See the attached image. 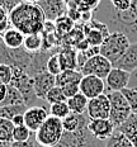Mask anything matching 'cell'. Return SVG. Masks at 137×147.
<instances>
[{
  "label": "cell",
  "instance_id": "obj_21",
  "mask_svg": "<svg viewBox=\"0 0 137 147\" xmlns=\"http://www.w3.org/2000/svg\"><path fill=\"white\" fill-rule=\"evenodd\" d=\"M89 122V117L85 114H76V113H70L65 119H62V125L63 129L67 132H74L78 131L81 125H84L85 123Z\"/></svg>",
  "mask_w": 137,
  "mask_h": 147
},
{
  "label": "cell",
  "instance_id": "obj_11",
  "mask_svg": "<svg viewBox=\"0 0 137 147\" xmlns=\"http://www.w3.org/2000/svg\"><path fill=\"white\" fill-rule=\"evenodd\" d=\"M48 115H50V110H47V108L43 105L29 107L24 112V124L33 133H36L39 129V127L45 123Z\"/></svg>",
  "mask_w": 137,
  "mask_h": 147
},
{
  "label": "cell",
  "instance_id": "obj_17",
  "mask_svg": "<svg viewBox=\"0 0 137 147\" xmlns=\"http://www.w3.org/2000/svg\"><path fill=\"white\" fill-rule=\"evenodd\" d=\"M62 70H78V51L72 46H63L59 51Z\"/></svg>",
  "mask_w": 137,
  "mask_h": 147
},
{
  "label": "cell",
  "instance_id": "obj_13",
  "mask_svg": "<svg viewBox=\"0 0 137 147\" xmlns=\"http://www.w3.org/2000/svg\"><path fill=\"white\" fill-rule=\"evenodd\" d=\"M80 93L88 99H93L105 93V81L98 76L84 75L80 81Z\"/></svg>",
  "mask_w": 137,
  "mask_h": 147
},
{
  "label": "cell",
  "instance_id": "obj_42",
  "mask_svg": "<svg viewBox=\"0 0 137 147\" xmlns=\"http://www.w3.org/2000/svg\"><path fill=\"white\" fill-rule=\"evenodd\" d=\"M11 123L14 124V127H18V125H26L24 124V114H17L13 119H11Z\"/></svg>",
  "mask_w": 137,
  "mask_h": 147
},
{
  "label": "cell",
  "instance_id": "obj_31",
  "mask_svg": "<svg viewBox=\"0 0 137 147\" xmlns=\"http://www.w3.org/2000/svg\"><path fill=\"white\" fill-rule=\"evenodd\" d=\"M66 100H67V99H66V96H65V94H63L62 89L56 85V86H53L47 93L45 102L48 103V104H55V103H59V102H66Z\"/></svg>",
  "mask_w": 137,
  "mask_h": 147
},
{
  "label": "cell",
  "instance_id": "obj_24",
  "mask_svg": "<svg viewBox=\"0 0 137 147\" xmlns=\"http://www.w3.org/2000/svg\"><path fill=\"white\" fill-rule=\"evenodd\" d=\"M43 46V36L42 33H32V34H26L23 42V47L28 52L36 53V52L42 51Z\"/></svg>",
  "mask_w": 137,
  "mask_h": 147
},
{
  "label": "cell",
  "instance_id": "obj_19",
  "mask_svg": "<svg viewBox=\"0 0 137 147\" xmlns=\"http://www.w3.org/2000/svg\"><path fill=\"white\" fill-rule=\"evenodd\" d=\"M63 3L67 9H75L81 13H86V11L94 13L102 0H63Z\"/></svg>",
  "mask_w": 137,
  "mask_h": 147
},
{
  "label": "cell",
  "instance_id": "obj_34",
  "mask_svg": "<svg viewBox=\"0 0 137 147\" xmlns=\"http://www.w3.org/2000/svg\"><path fill=\"white\" fill-rule=\"evenodd\" d=\"M122 94H123L124 98L127 99V102H128L132 113L137 114V90L131 88H126L122 90Z\"/></svg>",
  "mask_w": 137,
  "mask_h": 147
},
{
  "label": "cell",
  "instance_id": "obj_1",
  "mask_svg": "<svg viewBox=\"0 0 137 147\" xmlns=\"http://www.w3.org/2000/svg\"><path fill=\"white\" fill-rule=\"evenodd\" d=\"M93 18L105 23L111 32L124 33L137 41V0H102Z\"/></svg>",
  "mask_w": 137,
  "mask_h": 147
},
{
  "label": "cell",
  "instance_id": "obj_20",
  "mask_svg": "<svg viewBox=\"0 0 137 147\" xmlns=\"http://www.w3.org/2000/svg\"><path fill=\"white\" fill-rule=\"evenodd\" d=\"M83 74L80 70H62L56 76V85L60 88L65 86L67 84H80L83 79Z\"/></svg>",
  "mask_w": 137,
  "mask_h": 147
},
{
  "label": "cell",
  "instance_id": "obj_14",
  "mask_svg": "<svg viewBox=\"0 0 137 147\" xmlns=\"http://www.w3.org/2000/svg\"><path fill=\"white\" fill-rule=\"evenodd\" d=\"M33 86L38 99L45 100L48 91L53 86H56V76L48 71L37 74L36 76H33Z\"/></svg>",
  "mask_w": 137,
  "mask_h": 147
},
{
  "label": "cell",
  "instance_id": "obj_27",
  "mask_svg": "<svg viewBox=\"0 0 137 147\" xmlns=\"http://www.w3.org/2000/svg\"><path fill=\"white\" fill-rule=\"evenodd\" d=\"M55 27H56L57 36L60 38H62L63 36H66L67 33H70L72 30V28L75 27V22L72 19H70L67 17V14H65L55 20Z\"/></svg>",
  "mask_w": 137,
  "mask_h": 147
},
{
  "label": "cell",
  "instance_id": "obj_23",
  "mask_svg": "<svg viewBox=\"0 0 137 147\" xmlns=\"http://www.w3.org/2000/svg\"><path fill=\"white\" fill-rule=\"evenodd\" d=\"M122 133H124L131 140L133 146L137 147V114H132L121 127L117 128Z\"/></svg>",
  "mask_w": 137,
  "mask_h": 147
},
{
  "label": "cell",
  "instance_id": "obj_35",
  "mask_svg": "<svg viewBox=\"0 0 137 147\" xmlns=\"http://www.w3.org/2000/svg\"><path fill=\"white\" fill-rule=\"evenodd\" d=\"M13 79V69L7 63H0V82L9 85Z\"/></svg>",
  "mask_w": 137,
  "mask_h": 147
},
{
  "label": "cell",
  "instance_id": "obj_44",
  "mask_svg": "<svg viewBox=\"0 0 137 147\" xmlns=\"http://www.w3.org/2000/svg\"><path fill=\"white\" fill-rule=\"evenodd\" d=\"M23 1H26V3H33V4H37L39 0H23Z\"/></svg>",
  "mask_w": 137,
  "mask_h": 147
},
{
  "label": "cell",
  "instance_id": "obj_28",
  "mask_svg": "<svg viewBox=\"0 0 137 147\" xmlns=\"http://www.w3.org/2000/svg\"><path fill=\"white\" fill-rule=\"evenodd\" d=\"M14 124L10 119L0 117V142H11L13 141Z\"/></svg>",
  "mask_w": 137,
  "mask_h": 147
},
{
  "label": "cell",
  "instance_id": "obj_26",
  "mask_svg": "<svg viewBox=\"0 0 137 147\" xmlns=\"http://www.w3.org/2000/svg\"><path fill=\"white\" fill-rule=\"evenodd\" d=\"M1 105H26V102H24L22 93H20L17 88L11 86V85H8L7 96L3 100V103L0 104V107Z\"/></svg>",
  "mask_w": 137,
  "mask_h": 147
},
{
  "label": "cell",
  "instance_id": "obj_7",
  "mask_svg": "<svg viewBox=\"0 0 137 147\" xmlns=\"http://www.w3.org/2000/svg\"><path fill=\"white\" fill-rule=\"evenodd\" d=\"M107 95H108L109 102H111L109 119H111V122L113 123L115 129H117L133 113L131 110V107L128 102H127V99L122 94V91H111V93H107Z\"/></svg>",
  "mask_w": 137,
  "mask_h": 147
},
{
  "label": "cell",
  "instance_id": "obj_38",
  "mask_svg": "<svg viewBox=\"0 0 137 147\" xmlns=\"http://www.w3.org/2000/svg\"><path fill=\"white\" fill-rule=\"evenodd\" d=\"M66 14H67V17L70 19H72L74 22H81V15L83 13L79 10H75V9H67V11H66Z\"/></svg>",
  "mask_w": 137,
  "mask_h": 147
},
{
  "label": "cell",
  "instance_id": "obj_9",
  "mask_svg": "<svg viewBox=\"0 0 137 147\" xmlns=\"http://www.w3.org/2000/svg\"><path fill=\"white\" fill-rule=\"evenodd\" d=\"M112 69H113V63L107 59V57L103 56V55L98 53V55H95V56L90 57L83 65L80 71L83 75L98 76V78L105 80V78L108 76V74L111 72Z\"/></svg>",
  "mask_w": 137,
  "mask_h": 147
},
{
  "label": "cell",
  "instance_id": "obj_3",
  "mask_svg": "<svg viewBox=\"0 0 137 147\" xmlns=\"http://www.w3.org/2000/svg\"><path fill=\"white\" fill-rule=\"evenodd\" d=\"M63 132L62 119L48 115L45 123L39 127V129L30 137V141L34 147H53L59 143Z\"/></svg>",
  "mask_w": 137,
  "mask_h": 147
},
{
  "label": "cell",
  "instance_id": "obj_36",
  "mask_svg": "<svg viewBox=\"0 0 137 147\" xmlns=\"http://www.w3.org/2000/svg\"><path fill=\"white\" fill-rule=\"evenodd\" d=\"M61 89H62L66 99H69V98H71V96L76 95L78 93H80V84H75V82L74 84H67V85H65V86H62Z\"/></svg>",
  "mask_w": 137,
  "mask_h": 147
},
{
  "label": "cell",
  "instance_id": "obj_43",
  "mask_svg": "<svg viewBox=\"0 0 137 147\" xmlns=\"http://www.w3.org/2000/svg\"><path fill=\"white\" fill-rule=\"evenodd\" d=\"M7 93H8V85L0 82V104H1L3 100L5 99V96H7Z\"/></svg>",
  "mask_w": 137,
  "mask_h": 147
},
{
  "label": "cell",
  "instance_id": "obj_37",
  "mask_svg": "<svg viewBox=\"0 0 137 147\" xmlns=\"http://www.w3.org/2000/svg\"><path fill=\"white\" fill-rule=\"evenodd\" d=\"M22 1L23 0H0V5L10 11L14 7H17V5L19 4V3H22Z\"/></svg>",
  "mask_w": 137,
  "mask_h": 147
},
{
  "label": "cell",
  "instance_id": "obj_18",
  "mask_svg": "<svg viewBox=\"0 0 137 147\" xmlns=\"http://www.w3.org/2000/svg\"><path fill=\"white\" fill-rule=\"evenodd\" d=\"M1 37H3V43L7 46L8 48H20L23 47L26 34L22 33L20 30H18L17 28L10 27Z\"/></svg>",
  "mask_w": 137,
  "mask_h": 147
},
{
  "label": "cell",
  "instance_id": "obj_33",
  "mask_svg": "<svg viewBox=\"0 0 137 147\" xmlns=\"http://www.w3.org/2000/svg\"><path fill=\"white\" fill-rule=\"evenodd\" d=\"M32 136H33V132L27 125H18V127H14L13 141H29Z\"/></svg>",
  "mask_w": 137,
  "mask_h": 147
},
{
  "label": "cell",
  "instance_id": "obj_30",
  "mask_svg": "<svg viewBox=\"0 0 137 147\" xmlns=\"http://www.w3.org/2000/svg\"><path fill=\"white\" fill-rule=\"evenodd\" d=\"M50 115H53V117H57L60 119H65L67 115L70 114V108L67 105V100L66 102H59L55 104H50Z\"/></svg>",
  "mask_w": 137,
  "mask_h": 147
},
{
  "label": "cell",
  "instance_id": "obj_5",
  "mask_svg": "<svg viewBox=\"0 0 137 147\" xmlns=\"http://www.w3.org/2000/svg\"><path fill=\"white\" fill-rule=\"evenodd\" d=\"M131 39L122 32H111L100 45V55L107 57L112 63L117 62L130 47Z\"/></svg>",
  "mask_w": 137,
  "mask_h": 147
},
{
  "label": "cell",
  "instance_id": "obj_22",
  "mask_svg": "<svg viewBox=\"0 0 137 147\" xmlns=\"http://www.w3.org/2000/svg\"><path fill=\"white\" fill-rule=\"evenodd\" d=\"M88 103H89V99L83 93H78L76 95L67 99V105L70 108V112L76 113V114H85L88 109Z\"/></svg>",
  "mask_w": 137,
  "mask_h": 147
},
{
  "label": "cell",
  "instance_id": "obj_16",
  "mask_svg": "<svg viewBox=\"0 0 137 147\" xmlns=\"http://www.w3.org/2000/svg\"><path fill=\"white\" fill-rule=\"evenodd\" d=\"M113 67H118L128 72L135 71L137 69V41L131 42L130 47L122 55L121 59L114 63Z\"/></svg>",
  "mask_w": 137,
  "mask_h": 147
},
{
  "label": "cell",
  "instance_id": "obj_12",
  "mask_svg": "<svg viewBox=\"0 0 137 147\" xmlns=\"http://www.w3.org/2000/svg\"><path fill=\"white\" fill-rule=\"evenodd\" d=\"M131 72L118 67H113L105 78V94L111 91H122L128 86Z\"/></svg>",
  "mask_w": 137,
  "mask_h": 147
},
{
  "label": "cell",
  "instance_id": "obj_6",
  "mask_svg": "<svg viewBox=\"0 0 137 147\" xmlns=\"http://www.w3.org/2000/svg\"><path fill=\"white\" fill-rule=\"evenodd\" d=\"M11 69H13V79L9 85L17 88L22 93L26 105L28 108L33 105H38L37 102L41 99H38L36 95L34 86H33V78H30L23 69H19V67H11Z\"/></svg>",
  "mask_w": 137,
  "mask_h": 147
},
{
  "label": "cell",
  "instance_id": "obj_8",
  "mask_svg": "<svg viewBox=\"0 0 137 147\" xmlns=\"http://www.w3.org/2000/svg\"><path fill=\"white\" fill-rule=\"evenodd\" d=\"M32 52H28L24 47L8 48L4 43H0V63H7L11 67H19L27 71L33 59Z\"/></svg>",
  "mask_w": 137,
  "mask_h": 147
},
{
  "label": "cell",
  "instance_id": "obj_41",
  "mask_svg": "<svg viewBox=\"0 0 137 147\" xmlns=\"http://www.w3.org/2000/svg\"><path fill=\"white\" fill-rule=\"evenodd\" d=\"M5 22H10V19H9V10L0 5V23H5Z\"/></svg>",
  "mask_w": 137,
  "mask_h": 147
},
{
  "label": "cell",
  "instance_id": "obj_2",
  "mask_svg": "<svg viewBox=\"0 0 137 147\" xmlns=\"http://www.w3.org/2000/svg\"><path fill=\"white\" fill-rule=\"evenodd\" d=\"M11 27L24 34L42 33L47 18L38 4L22 1L9 11Z\"/></svg>",
  "mask_w": 137,
  "mask_h": 147
},
{
  "label": "cell",
  "instance_id": "obj_40",
  "mask_svg": "<svg viewBox=\"0 0 137 147\" xmlns=\"http://www.w3.org/2000/svg\"><path fill=\"white\" fill-rule=\"evenodd\" d=\"M127 88H131V89H135V90H137V69L135 70V71L131 72L128 86H127Z\"/></svg>",
  "mask_w": 137,
  "mask_h": 147
},
{
  "label": "cell",
  "instance_id": "obj_39",
  "mask_svg": "<svg viewBox=\"0 0 137 147\" xmlns=\"http://www.w3.org/2000/svg\"><path fill=\"white\" fill-rule=\"evenodd\" d=\"M10 147H34L32 141H11Z\"/></svg>",
  "mask_w": 137,
  "mask_h": 147
},
{
  "label": "cell",
  "instance_id": "obj_45",
  "mask_svg": "<svg viewBox=\"0 0 137 147\" xmlns=\"http://www.w3.org/2000/svg\"><path fill=\"white\" fill-rule=\"evenodd\" d=\"M0 43H3V37L0 36Z\"/></svg>",
  "mask_w": 137,
  "mask_h": 147
},
{
  "label": "cell",
  "instance_id": "obj_25",
  "mask_svg": "<svg viewBox=\"0 0 137 147\" xmlns=\"http://www.w3.org/2000/svg\"><path fill=\"white\" fill-rule=\"evenodd\" d=\"M105 147H135L131 140L122 133L121 131L115 129L114 133L105 141Z\"/></svg>",
  "mask_w": 137,
  "mask_h": 147
},
{
  "label": "cell",
  "instance_id": "obj_15",
  "mask_svg": "<svg viewBox=\"0 0 137 147\" xmlns=\"http://www.w3.org/2000/svg\"><path fill=\"white\" fill-rule=\"evenodd\" d=\"M88 128L94 136L98 140L107 141L112 134L114 133L115 127L113 123L111 122V119H90L89 118V123H88Z\"/></svg>",
  "mask_w": 137,
  "mask_h": 147
},
{
  "label": "cell",
  "instance_id": "obj_4",
  "mask_svg": "<svg viewBox=\"0 0 137 147\" xmlns=\"http://www.w3.org/2000/svg\"><path fill=\"white\" fill-rule=\"evenodd\" d=\"M88 123L74 132L65 131L59 143L53 147H105V141L97 138L89 131Z\"/></svg>",
  "mask_w": 137,
  "mask_h": 147
},
{
  "label": "cell",
  "instance_id": "obj_10",
  "mask_svg": "<svg viewBox=\"0 0 137 147\" xmlns=\"http://www.w3.org/2000/svg\"><path fill=\"white\" fill-rule=\"evenodd\" d=\"M109 113H111V102L105 93L89 99L86 115L90 119H107L109 118Z\"/></svg>",
  "mask_w": 137,
  "mask_h": 147
},
{
  "label": "cell",
  "instance_id": "obj_29",
  "mask_svg": "<svg viewBox=\"0 0 137 147\" xmlns=\"http://www.w3.org/2000/svg\"><path fill=\"white\" fill-rule=\"evenodd\" d=\"M28 107L27 105H1L0 107V117L13 119L17 114H24Z\"/></svg>",
  "mask_w": 137,
  "mask_h": 147
},
{
  "label": "cell",
  "instance_id": "obj_32",
  "mask_svg": "<svg viewBox=\"0 0 137 147\" xmlns=\"http://www.w3.org/2000/svg\"><path fill=\"white\" fill-rule=\"evenodd\" d=\"M46 71H48L50 74H52V75H55V76H57L61 71H62V66H61L60 57H59V52L53 53L52 56L48 59L47 65H46Z\"/></svg>",
  "mask_w": 137,
  "mask_h": 147
}]
</instances>
